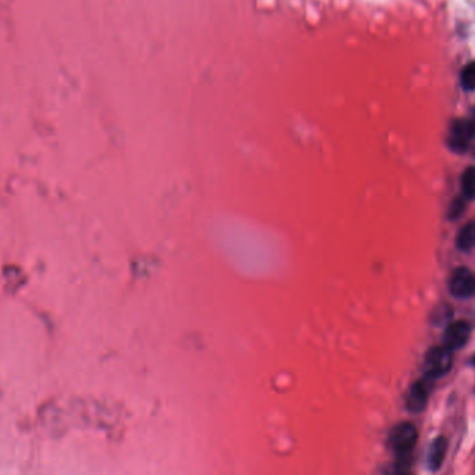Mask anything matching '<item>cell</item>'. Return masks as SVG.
Returning <instances> with one entry per match:
<instances>
[{"instance_id":"6da1fadb","label":"cell","mask_w":475,"mask_h":475,"mask_svg":"<svg viewBox=\"0 0 475 475\" xmlns=\"http://www.w3.org/2000/svg\"><path fill=\"white\" fill-rule=\"evenodd\" d=\"M453 366V352L443 345L431 348L424 359V375L436 379L446 375Z\"/></svg>"},{"instance_id":"7a4b0ae2","label":"cell","mask_w":475,"mask_h":475,"mask_svg":"<svg viewBox=\"0 0 475 475\" xmlns=\"http://www.w3.org/2000/svg\"><path fill=\"white\" fill-rule=\"evenodd\" d=\"M474 138H475V132L468 118H458V120H454L449 128L447 145L453 152L464 153L465 150H468Z\"/></svg>"},{"instance_id":"3957f363","label":"cell","mask_w":475,"mask_h":475,"mask_svg":"<svg viewBox=\"0 0 475 475\" xmlns=\"http://www.w3.org/2000/svg\"><path fill=\"white\" fill-rule=\"evenodd\" d=\"M418 432L411 422H400L391 431L389 443L397 451V454H409L415 446Z\"/></svg>"},{"instance_id":"277c9868","label":"cell","mask_w":475,"mask_h":475,"mask_svg":"<svg viewBox=\"0 0 475 475\" xmlns=\"http://www.w3.org/2000/svg\"><path fill=\"white\" fill-rule=\"evenodd\" d=\"M449 291L457 299H469L475 295V276L467 267L456 269L449 280Z\"/></svg>"},{"instance_id":"5b68a950","label":"cell","mask_w":475,"mask_h":475,"mask_svg":"<svg viewBox=\"0 0 475 475\" xmlns=\"http://www.w3.org/2000/svg\"><path fill=\"white\" fill-rule=\"evenodd\" d=\"M471 337V327L467 321L458 320L451 321L447 324L443 332V346L449 350H458L461 349Z\"/></svg>"},{"instance_id":"8992f818","label":"cell","mask_w":475,"mask_h":475,"mask_svg":"<svg viewBox=\"0 0 475 475\" xmlns=\"http://www.w3.org/2000/svg\"><path fill=\"white\" fill-rule=\"evenodd\" d=\"M431 381L429 378H422L413 384V386L409 391L407 399H406V406L407 410L411 413H421L428 402V396L431 392Z\"/></svg>"},{"instance_id":"52a82bcc","label":"cell","mask_w":475,"mask_h":475,"mask_svg":"<svg viewBox=\"0 0 475 475\" xmlns=\"http://www.w3.org/2000/svg\"><path fill=\"white\" fill-rule=\"evenodd\" d=\"M446 450H447V442L443 436L436 438L428 451V465L431 469H438L446 456Z\"/></svg>"},{"instance_id":"ba28073f","label":"cell","mask_w":475,"mask_h":475,"mask_svg":"<svg viewBox=\"0 0 475 475\" xmlns=\"http://www.w3.org/2000/svg\"><path fill=\"white\" fill-rule=\"evenodd\" d=\"M457 249L461 252H469L475 247V221L467 222L458 232L457 241H456Z\"/></svg>"},{"instance_id":"9c48e42d","label":"cell","mask_w":475,"mask_h":475,"mask_svg":"<svg viewBox=\"0 0 475 475\" xmlns=\"http://www.w3.org/2000/svg\"><path fill=\"white\" fill-rule=\"evenodd\" d=\"M461 193L465 199H475V165H469L461 175Z\"/></svg>"},{"instance_id":"30bf717a","label":"cell","mask_w":475,"mask_h":475,"mask_svg":"<svg viewBox=\"0 0 475 475\" xmlns=\"http://www.w3.org/2000/svg\"><path fill=\"white\" fill-rule=\"evenodd\" d=\"M460 82L463 89L465 91H474L475 89V62L468 63L460 75Z\"/></svg>"},{"instance_id":"8fae6325","label":"cell","mask_w":475,"mask_h":475,"mask_svg":"<svg viewBox=\"0 0 475 475\" xmlns=\"http://www.w3.org/2000/svg\"><path fill=\"white\" fill-rule=\"evenodd\" d=\"M464 208H465V206H464V200L463 199H460V197H457V199H454L451 203H450V206H449V210H447V215H449V218H458L463 213H464Z\"/></svg>"},{"instance_id":"7c38bea8","label":"cell","mask_w":475,"mask_h":475,"mask_svg":"<svg viewBox=\"0 0 475 475\" xmlns=\"http://www.w3.org/2000/svg\"><path fill=\"white\" fill-rule=\"evenodd\" d=\"M440 312L442 313H435L433 316H432V319H433V323H436V324H443V323H446V320L450 317V314H451V310L449 309V307H440Z\"/></svg>"},{"instance_id":"4fadbf2b","label":"cell","mask_w":475,"mask_h":475,"mask_svg":"<svg viewBox=\"0 0 475 475\" xmlns=\"http://www.w3.org/2000/svg\"><path fill=\"white\" fill-rule=\"evenodd\" d=\"M468 121H469V124H471V127H472V129L475 132V107L472 109V111H471V114L468 117Z\"/></svg>"},{"instance_id":"5bb4252c","label":"cell","mask_w":475,"mask_h":475,"mask_svg":"<svg viewBox=\"0 0 475 475\" xmlns=\"http://www.w3.org/2000/svg\"><path fill=\"white\" fill-rule=\"evenodd\" d=\"M396 475H411V474H409L406 469H399V472Z\"/></svg>"},{"instance_id":"9a60e30c","label":"cell","mask_w":475,"mask_h":475,"mask_svg":"<svg viewBox=\"0 0 475 475\" xmlns=\"http://www.w3.org/2000/svg\"><path fill=\"white\" fill-rule=\"evenodd\" d=\"M471 363H472V366L475 367V355H474V357H472V360H471Z\"/></svg>"}]
</instances>
